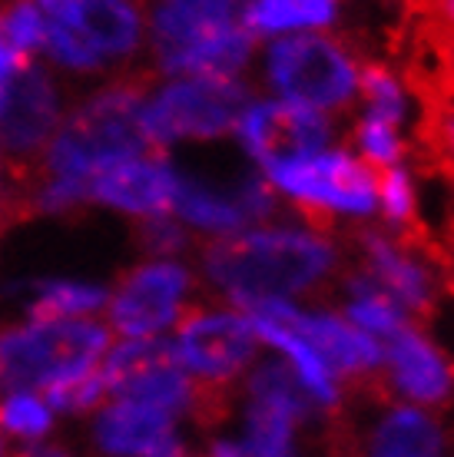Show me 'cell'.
<instances>
[{
  "label": "cell",
  "mask_w": 454,
  "mask_h": 457,
  "mask_svg": "<svg viewBox=\"0 0 454 457\" xmlns=\"http://www.w3.org/2000/svg\"><path fill=\"white\" fill-rule=\"evenodd\" d=\"M203 275L239 309L259 298L315 292L339 272V249L315 226H252L199 252Z\"/></svg>",
  "instance_id": "6da1fadb"
},
{
  "label": "cell",
  "mask_w": 454,
  "mask_h": 457,
  "mask_svg": "<svg viewBox=\"0 0 454 457\" xmlns=\"http://www.w3.org/2000/svg\"><path fill=\"white\" fill-rule=\"evenodd\" d=\"M149 83V73L123 77L80 106L46 146V179L87 189L90 176L106 162L126 156H159V149L143 133Z\"/></svg>",
  "instance_id": "7a4b0ae2"
},
{
  "label": "cell",
  "mask_w": 454,
  "mask_h": 457,
  "mask_svg": "<svg viewBox=\"0 0 454 457\" xmlns=\"http://www.w3.org/2000/svg\"><path fill=\"white\" fill-rule=\"evenodd\" d=\"M242 0H156L149 27L163 73L239 77L256 54L242 27Z\"/></svg>",
  "instance_id": "3957f363"
},
{
  "label": "cell",
  "mask_w": 454,
  "mask_h": 457,
  "mask_svg": "<svg viewBox=\"0 0 454 457\" xmlns=\"http://www.w3.org/2000/svg\"><path fill=\"white\" fill-rule=\"evenodd\" d=\"M110 345V328L97 321H34L0 332V391H46L93 371Z\"/></svg>",
  "instance_id": "277c9868"
},
{
  "label": "cell",
  "mask_w": 454,
  "mask_h": 457,
  "mask_svg": "<svg viewBox=\"0 0 454 457\" xmlns=\"http://www.w3.org/2000/svg\"><path fill=\"white\" fill-rule=\"evenodd\" d=\"M358 63L335 37L289 34L265 46L262 73L279 100L329 113L345 110L358 93Z\"/></svg>",
  "instance_id": "5b68a950"
},
{
  "label": "cell",
  "mask_w": 454,
  "mask_h": 457,
  "mask_svg": "<svg viewBox=\"0 0 454 457\" xmlns=\"http://www.w3.org/2000/svg\"><path fill=\"white\" fill-rule=\"evenodd\" d=\"M46 11V50L73 70H100L133 57L143 13L133 0H57Z\"/></svg>",
  "instance_id": "8992f818"
},
{
  "label": "cell",
  "mask_w": 454,
  "mask_h": 457,
  "mask_svg": "<svg viewBox=\"0 0 454 457\" xmlns=\"http://www.w3.org/2000/svg\"><path fill=\"white\" fill-rule=\"evenodd\" d=\"M249 104V87L239 77L172 80L143 106V133L159 153L180 139H223Z\"/></svg>",
  "instance_id": "52a82bcc"
},
{
  "label": "cell",
  "mask_w": 454,
  "mask_h": 457,
  "mask_svg": "<svg viewBox=\"0 0 454 457\" xmlns=\"http://www.w3.org/2000/svg\"><path fill=\"white\" fill-rule=\"evenodd\" d=\"M273 189L296 199L302 216H372L378 203V172L345 153V149H325L306 160L282 162L265 172Z\"/></svg>",
  "instance_id": "ba28073f"
},
{
  "label": "cell",
  "mask_w": 454,
  "mask_h": 457,
  "mask_svg": "<svg viewBox=\"0 0 454 457\" xmlns=\"http://www.w3.org/2000/svg\"><path fill=\"white\" fill-rule=\"evenodd\" d=\"M312 398L289 361H262L246 381V457H298V428L312 418Z\"/></svg>",
  "instance_id": "9c48e42d"
},
{
  "label": "cell",
  "mask_w": 454,
  "mask_h": 457,
  "mask_svg": "<svg viewBox=\"0 0 454 457\" xmlns=\"http://www.w3.org/2000/svg\"><path fill=\"white\" fill-rule=\"evenodd\" d=\"M176 325V361L209 385H229L252 365L259 348L249 315L239 309H186Z\"/></svg>",
  "instance_id": "30bf717a"
},
{
  "label": "cell",
  "mask_w": 454,
  "mask_h": 457,
  "mask_svg": "<svg viewBox=\"0 0 454 457\" xmlns=\"http://www.w3.org/2000/svg\"><path fill=\"white\" fill-rule=\"evenodd\" d=\"M275 209H279L275 189L269 186V179H262L259 172H242L236 183L219 186L176 170L172 212L186 226L209 232L213 239L262 226L275 216Z\"/></svg>",
  "instance_id": "8fae6325"
},
{
  "label": "cell",
  "mask_w": 454,
  "mask_h": 457,
  "mask_svg": "<svg viewBox=\"0 0 454 457\" xmlns=\"http://www.w3.org/2000/svg\"><path fill=\"white\" fill-rule=\"evenodd\" d=\"M335 126L325 113L289 100H256L242 110L236 137L256 166L269 172L282 162L325 153Z\"/></svg>",
  "instance_id": "7c38bea8"
},
{
  "label": "cell",
  "mask_w": 454,
  "mask_h": 457,
  "mask_svg": "<svg viewBox=\"0 0 454 457\" xmlns=\"http://www.w3.org/2000/svg\"><path fill=\"white\" fill-rule=\"evenodd\" d=\"M242 312L289 325L292 332H298L315 348L318 358L332 368V375L362 378L375 375L378 368L385 365L382 342L362 328H355L345 315L325 309H298L292 298H259V302L242 305Z\"/></svg>",
  "instance_id": "4fadbf2b"
},
{
  "label": "cell",
  "mask_w": 454,
  "mask_h": 457,
  "mask_svg": "<svg viewBox=\"0 0 454 457\" xmlns=\"http://www.w3.org/2000/svg\"><path fill=\"white\" fill-rule=\"evenodd\" d=\"M193 288V275L180 262H156L137 265L116 282L110 305V321L126 338H156L170 325L182 319L186 295Z\"/></svg>",
  "instance_id": "5bb4252c"
},
{
  "label": "cell",
  "mask_w": 454,
  "mask_h": 457,
  "mask_svg": "<svg viewBox=\"0 0 454 457\" xmlns=\"http://www.w3.org/2000/svg\"><path fill=\"white\" fill-rule=\"evenodd\" d=\"M60 123V96L44 70L27 63L13 77L11 90L0 104V143L11 153L17 179L30 176V162L46 149Z\"/></svg>",
  "instance_id": "9a60e30c"
},
{
  "label": "cell",
  "mask_w": 454,
  "mask_h": 457,
  "mask_svg": "<svg viewBox=\"0 0 454 457\" xmlns=\"http://www.w3.org/2000/svg\"><path fill=\"white\" fill-rule=\"evenodd\" d=\"M355 242L362 249L365 272L395 298L405 309V315L428 319L441 292L434 282V269L421 255L425 239H415L411 232L385 236L382 228H362V232H355Z\"/></svg>",
  "instance_id": "2e32d148"
},
{
  "label": "cell",
  "mask_w": 454,
  "mask_h": 457,
  "mask_svg": "<svg viewBox=\"0 0 454 457\" xmlns=\"http://www.w3.org/2000/svg\"><path fill=\"white\" fill-rule=\"evenodd\" d=\"M176 166L159 156H126L100 166L87 183V199L133 216H170Z\"/></svg>",
  "instance_id": "e0dca14e"
},
{
  "label": "cell",
  "mask_w": 454,
  "mask_h": 457,
  "mask_svg": "<svg viewBox=\"0 0 454 457\" xmlns=\"http://www.w3.org/2000/svg\"><path fill=\"white\" fill-rule=\"evenodd\" d=\"M385 342L388 388L415 404H444L454 398V365L432 335L405 325Z\"/></svg>",
  "instance_id": "ac0fdd59"
},
{
  "label": "cell",
  "mask_w": 454,
  "mask_h": 457,
  "mask_svg": "<svg viewBox=\"0 0 454 457\" xmlns=\"http://www.w3.org/2000/svg\"><path fill=\"white\" fill-rule=\"evenodd\" d=\"M97 445L110 457H176L182 454L176 437V414L116 398L97 418Z\"/></svg>",
  "instance_id": "d6986e66"
},
{
  "label": "cell",
  "mask_w": 454,
  "mask_h": 457,
  "mask_svg": "<svg viewBox=\"0 0 454 457\" xmlns=\"http://www.w3.org/2000/svg\"><path fill=\"white\" fill-rule=\"evenodd\" d=\"M365 457H444L441 424L421 408L391 404L368 428Z\"/></svg>",
  "instance_id": "ffe728a7"
},
{
  "label": "cell",
  "mask_w": 454,
  "mask_h": 457,
  "mask_svg": "<svg viewBox=\"0 0 454 457\" xmlns=\"http://www.w3.org/2000/svg\"><path fill=\"white\" fill-rule=\"evenodd\" d=\"M252 332L259 342H265L269 348L282 352L289 358V368L296 371V378L302 381V388L308 391V398L315 408H339L341 404V385L339 378L332 375V368L318 358V352L302 338L298 332H292L289 325H279L273 319H262V315H249Z\"/></svg>",
  "instance_id": "44dd1931"
},
{
  "label": "cell",
  "mask_w": 454,
  "mask_h": 457,
  "mask_svg": "<svg viewBox=\"0 0 454 457\" xmlns=\"http://www.w3.org/2000/svg\"><path fill=\"white\" fill-rule=\"evenodd\" d=\"M335 17V0H249L239 21L252 37H289L325 30Z\"/></svg>",
  "instance_id": "7402d4cb"
},
{
  "label": "cell",
  "mask_w": 454,
  "mask_h": 457,
  "mask_svg": "<svg viewBox=\"0 0 454 457\" xmlns=\"http://www.w3.org/2000/svg\"><path fill=\"white\" fill-rule=\"evenodd\" d=\"M341 295H345V319L378 342H385L405 325H411L405 309L365 269H355L341 278Z\"/></svg>",
  "instance_id": "603a6c76"
},
{
  "label": "cell",
  "mask_w": 454,
  "mask_h": 457,
  "mask_svg": "<svg viewBox=\"0 0 454 457\" xmlns=\"http://www.w3.org/2000/svg\"><path fill=\"white\" fill-rule=\"evenodd\" d=\"M358 90L365 96V116H375L388 126H401L408 116V93L391 67L365 63L358 70Z\"/></svg>",
  "instance_id": "cb8c5ba5"
},
{
  "label": "cell",
  "mask_w": 454,
  "mask_h": 457,
  "mask_svg": "<svg viewBox=\"0 0 454 457\" xmlns=\"http://www.w3.org/2000/svg\"><path fill=\"white\" fill-rule=\"evenodd\" d=\"M110 302L106 288L100 286H80V282H46L40 295L30 305L34 321H63L73 315H90Z\"/></svg>",
  "instance_id": "d4e9b609"
},
{
  "label": "cell",
  "mask_w": 454,
  "mask_h": 457,
  "mask_svg": "<svg viewBox=\"0 0 454 457\" xmlns=\"http://www.w3.org/2000/svg\"><path fill=\"white\" fill-rule=\"evenodd\" d=\"M50 404L44 398H37L30 391H17L11 398L0 404V431L7 435H17L23 441H37L50 431Z\"/></svg>",
  "instance_id": "484cf974"
},
{
  "label": "cell",
  "mask_w": 454,
  "mask_h": 457,
  "mask_svg": "<svg viewBox=\"0 0 454 457\" xmlns=\"http://www.w3.org/2000/svg\"><path fill=\"white\" fill-rule=\"evenodd\" d=\"M378 199L385 209L388 226H401V232L415 228V186H411V172L401 166H388L378 172Z\"/></svg>",
  "instance_id": "4316f807"
},
{
  "label": "cell",
  "mask_w": 454,
  "mask_h": 457,
  "mask_svg": "<svg viewBox=\"0 0 454 457\" xmlns=\"http://www.w3.org/2000/svg\"><path fill=\"white\" fill-rule=\"evenodd\" d=\"M352 137H355L358 153H362L372 166H378V170L398 166V160L405 156V146H401V139H398V129L382 123V120H375V116H365V113L358 116Z\"/></svg>",
  "instance_id": "83f0119b"
},
{
  "label": "cell",
  "mask_w": 454,
  "mask_h": 457,
  "mask_svg": "<svg viewBox=\"0 0 454 457\" xmlns=\"http://www.w3.org/2000/svg\"><path fill=\"white\" fill-rule=\"evenodd\" d=\"M0 27H4L7 40H11L21 54H27V57L46 44V21L37 4L21 0V4H13L7 11H0Z\"/></svg>",
  "instance_id": "f1b7e54d"
},
{
  "label": "cell",
  "mask_w": 454,
  "mask_h": 457,
  "mask_svg": "<svg viewBox=\"0 0 454 457\" xmlns=\"http://www.w3.org/2000/svg\"><path fill=\"white\" fill-rule=\"evenodd\" d=\"M137 242L149 255L166 259V255H176V252H182L189 245V232H186V226H180L170 216H149L137 226Z\"/></svg>",
  "instance_id": "f546056e"
},
{
  "label": "cell",
  "mask_w": 454,
  "mask_h": 457,
  "mask_svg": "<svg viewBox=\"0 0 454 457\" xmlns=\"http://www.w3.org/2000/svg\"><path fill=\"white\" fill-rule=\"evenodd\" d=\"M27 63H30V57H27V54H21V50L7 40L4 27H0V104H4V96H7V90H11L13 77H17Z\"/></svg>",
  "instance_id": "4dcf8cb0"
},
{
  "label": "cell",
  "mask_w": 454,
  "mask_h": 457,
  "mask_svg": "<svg viewBox=\"0 0 454 457\" xmlns=\"http://www.w3.org/2000/svg\"><path fill=\"white\" fill-rule=\"evenodd\" d=\"M209 457H246V454H242V445H239V441H229V437H223V441H213V447H209Z\"/></svg>",
  "instance_id": "1f68e13d"
},
{
  "label": "cell",
  "mask_w": 454,
  "mask_h": 457,
  "mask_svg": "<svg viewBox=\"0 0 454 457\" xmlns=\"http://www.w3.org/2000/svg\"><path fill=\"white\" fill-rule=\"evenodd\" d=\"M50 4H57V0H40V7H50Z\"/></svg>",
  "instance_id": "d6a6232c"
},
{
  "label": "cell",
  "mask_w": 454,
  "mask_h": 457,
  "mask_svg": "<svg viewBox=\"0 0 454 457\" xmlns=\"http://www.w3.org/2000/svg\"><path fill=\"white\" fill-rule=\"evenodd\" d=\"M0 457H4V441H0Z\"/></svg>",
  "instance_id": "836d02e7"
},
{
  "label": "cell",
  "mask_w": 454,
  "mask_h": 457,
  "mask_svg": "<svg viewBox=\"0 0 454 457\" xmlns=\"http://www.w3.org/2000/svg\"><path fill=\"white\" fill-rule=\"evenodd\" d=\"M242 4H249V0H242Z\"/></svg>",
  "instance_id": "e575fe53"
},
{
  "label": "cell",
  "mask_w": 454,
  "mask_h": 457,
  "mask_svg": "<svg viewBox=\"0 0 454 457\" xmlns=\"http://www.w3.org/2000/svg\"><path fill=\"white\" fill-rule=\"evenodd\" d=\"M176 457H182V454H176Z\"/></svg>",
  "instance_id": "d590c367"
}]
</instances>
